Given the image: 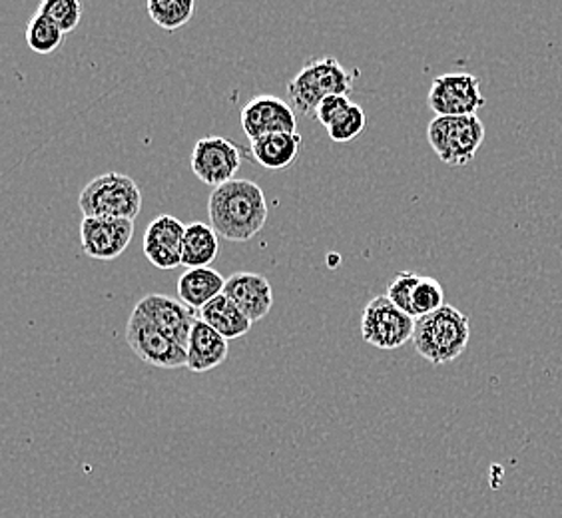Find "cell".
Masks as SVG:
<instances>
[{"label": "cell", "mask_w": 562, "mask_h": 518, "mask_svg": "<svg viewBox=\"0 0 562 518\" xmlns=\"http://www.w3.org/2000/svg\"><path fill=\"white\" fill-rule=\"evenodd\" d=\"M210 226L227 241H248L258 236L268 222V202L263 190L251 180H232L214 188L207 200Z\"/></svg>", "instance_id": "6da1fadb"}, {"label": "cell", "mask_w": 562, "mask_h": 518, "mask_svg": "<svg viewBox=\"0 0 562 518\" xmlns=\"http://www.w3.org/2000/svg\"><path fill=\"white\" fill-rule=\"evenodd\" d=\"M471 339V324L463 312L445 303L441 309L417 319L413 346L415 351L439 368L463 356Z\"/></svg>", "instance_id": "7a4b0ae2"}, {"label": "cell", "mask_w": 562, "mask_h": 518, "mask_svg": "<svg viewBox=\"0 0 562 518\" xmlns=\"http://www.w3.org/2000/svg\"><path fill=\"white\" fill-rule=\"evenodd\" d=\"M351 90L353 75L346 70L337 58L327 56L303 65L302 70L293 76L292 82L288 85V97L295 112L307 119H315V110L324 98L336 94L349 97Z\"/></svg>", "instance_id": "3957f363"}, {"label": "cell", "mask_w": 562, "mask_h": 518, "mask_svg": "<svg viewBox=\"0 0 562 518\" xmlns=\"http://www.w3.org/2000/svg\"><path fill=\"white\" fill-rule=\"evenodd\" d=\"M78 207L85 217L134 222L142 210L140 185L126 173H102L82 188Z\"/></svg>", "instance_id": "277c9868"}, {"label": "cell", "mask_w": 562, "mask_h": 518, "mask_svg": "<svg viewBox=\"0 0 562 518\" xmlns=\"http://www.w3.org/2000/svg\"><path fill=\"white\" fill-rule=\"evenodd\" d=\"M427 140L447 166H467L485 140V124L479 116H435L427 126Z\"/></svg>", "instance_id": "5b68a950"}, {"label": "cell", "mask_w": 562, "mask_h": 518, "mask_svg": "<svg viewBox=\"0 0 562 518\" xmlns=\"http://www.w3.org/2000/svg\"><path fill=\"white\" fill-rule=\"evenodd\" d=\"M415 324L412 315L401 312L387 295H379L366 305L361 315V335L369 346L393 351L413 341Z\"/></svg>", "instance_id": "8992f818"}, {"label": "cell", "mask_w": 562, "mask_h": 518, "mask_svg": "<svg viewBox=\"0 0 562 518\" xmlns=\"http://www.w3.org/2000/svg\"><path fill=\"white\" fill-rule=\"evenodd\" d=\"M126 344L138 359L154 368L180 369L188 365V349L158 329L136 307L126 324Z\"/></svg>", "instance_id": "52a82bcc"}, {"label": "cell", "mask_w": 562, "mask_h": 518, "mask_svg": "<svg viewBox=\"0 0 562 518\" xmlns=\"http://www.w3.org/2000/svg\"><path fill=\"white\" fill-rule=\"evenodd\" d=\"M427 102L437 116H476L487 98L483 97L476 76L451 72L432 80Z\"/></svg>", "instance_id": "ba28073f"}, {"label": "cell", "mask_w": 562, "mask_h": 518, "mask_svg": "<svg viewBox=\"0 0 562 518\" xmlns=\"http://www.w3.org/2000/svg\"><path fill=\"white\" fill-rule=\"evenodd\" d=\"M190 166L202 184L220 188L232 180L241 166V151L238 146L222 136H206L195 142L190 154Z\"/></svg>", "instance_id": "9c48e42d"}, {"label": "cell", "mask_w": 562, "mask_h": 518, "mask_svg": "<svg viewBox=\"0 0 562 518\" xmlns=\"http://www.w3.org/2000/svg\"><path fill=\"white\" fill-rule=\"evenodd\" d=\"M239 122L251 142L271 134H297L295 110L285 100L271 94L251 98L241 110Z\"/></svg>", "instance_id": "30bf717a"}, {"label": "cell", "mask_w": 562, "mask_h": 518, "mask_svg": "<svg viewBox=\"0 0 562 518\" xmlns=\"http://www.w3.org/2000/svg\"><path fill=\"white\" fill-rule=\"evenodd\" d=\"M134 238L132 219L85 217L80 224V244L88 258L112 261L120 258Z\"/></svg>", "instance_id": "8fae6325"}, {"label": "cell", "mask_w": 562, "mask_h": 518, "mask_svg": "<svg viewBox=\"0 0 562 518\" xmlns=\"http://www.w3.org/2000/svg\"><path fill=\"white\" fill-rule=\"evenodd\" d=\"M186 226L178 217H154L144 236V256L158 270H176L182 266V241Z\"/></svg>", "instance_id": "7c38bea8"}, {"label": "cell", "mask_w": 562, "mask_h": 518, "mask_svg": "<svg viewBox=\"0 0 562 518\" xmlns=\"http://www.w3.org/2000/svg\"><path fill=\"white\" fill-rule=\"evenodd\" d=\"M136 309L150 319L151 324L164 334L170 335L173 341L180 346L188 347L190 334L194 329L195 319L194 309H190L186 303L178 302L176 297L164 295V293H150L142 297Z\"/></svg>", "instance_id": "4fadbf2b"}, {"label": "cell", "mask_w": 562, "mask_h": 518, "mask_svg": "<svg viewBox=\"0 0 562 518\" xmlns=\"http://www.w3.org/2000/svg\"><path fill=\"white\" fill-rule=\"evenodd\" d=\"M227 297L238 305L251 324H258L273 307L270 281L254 271H239L226 280Z\"/></svg>", "instance_id": "5bb4252c"}, {"label": "cell", "mask_w": 562, "mask_h": 518, "mask_svg": "<svg viewBox=\"0 0 562 518\" xmlns=\"http://www.w3.org/2000/svg\"><path fill=\"white\" fill-rule=\"evenodd\" d=\"M188 365L192 373H207L212 369L220 368L227 359L226 337L217 334L216 329H212L206 322L198 319L194 329L190 334L188 341Z\"/></svg>", "instance_id": "9a60e30c"}, {"label": "cell", "mask_w": 562, "mask_h": 518, "mask_svg": "<svg viewBox=\"0 0 562 518\" xmlns=\"http://www.w3.org/2000/svg\"><path fill=\"white\" fill-rule=\"evenodd\" d=\"M226 290V280L214 268L188 270L178 280V297L190 309H202Z\"/></svg>", "instance_id": "2e32d148"}, {"label": "cell", "mask_w": 562, "mask_h": 518, "mask_svg": "<svg viewBox=\"0 0 562 518\" xmlns=\"http://www.w3.org/2000/svg\"><path fill=\"white\" fill-rule=\"evenodd\" d=\"M302 144V134H271L251 142V156L268 170H285L295 162Z\"/></svg>", "instance_id": "e0dca14e"}, {"label": "cell", "mask_w": 562, "mask_h": 518, "mask_svg": "<svg viewBox=\"0 0 562 518\" xmlns=\"http://www.w3.org/2000/svg\"><path fill=\"white\" fill-rule=\"evenodd\" d=\"M220 251L216 229L204 222H190L182 241V266L188 270L210 268Z\"/></svg>", "instance_id": "ac0fdd59"}, {"label": "cell", "mask_w": 562, "mask_h": 518, "mask_svg": "<svg viewBox=\"0 0 562 518\" xmlns=\"http://www.w3.org/2000/svg\"><path fill=\"white\" fill-rule=\"evenodd\" d=\"M200 319L206 322L212 329H216L222 337H226L227 341L244 337L254 325L226 293L217 295L216 300L204 305L200 309Z\"/></svg>", "instance_id": "d6986e66"}, {"label": "cell", "mask_w": 562, "mask_h": 518, "mask_svg": "<svg viewBox=\"0 0 562 518\" xmlns=\"http://www.w3.org/2000/svg\"><path fill=\"white\" fill-rule=\"evenodd\" d=\"M151 21L160 29L173 33L190 22L195 11L194 0H148L146 4Z\"/></svg>", "instance_id": "ffe728a7"}, {"label": "cell", "mask_w": 562, "mask_h": 518, "mask_svg": "<svg viewBox=\"0 0 562 518\" xmlns=\"http://www.w3.org/2000/svg\"><path fill=\"white\" fill-rule=\"evenodd\" d=\"M65 43V33L46 14L36 11L26 26V44L36 55H53Z\"/></svg>", "instance_id": "44dd1931"}, {"label": "cell", "mask_w": 562, "mask_h": 518, "mask_svg": "<svg viewBox=\"0 0 562 518\" xmlns=\"http://www.w3.org/2000/svg\"><path fill=\"white\" fill-rule=\"evenodd\" d=\"M443 305V285L431 275H419L413 285L412 297H409V315L413 319H422L425 315L441 309Z\"/></svg>", "instance_id": "7402d4cb"}, {"label": "cell", "mask_w": 562, "mask_h": 518, "mask_svg": "<svg viewBox=\"0 0 562 518\" xmlns=\"http://www.w3.org/2000/svg\"><path fill=\"white\" fill-rule=\"evenodd\" d=\"M38 12L46 14L63 33L68 34L82 21L85 4L80 0H44L38 7Z\"/></svg>", "instance_id": "603a6c76"}, {"label": "cell", "mask_w": 562, "mask_h": 518, "mask_svg": "<svg viewBox=\"0 0 562 518\" xmlns=\"http://www.w3.org/2000/svg\"><path fill=\"white\" fill-rule=\"evenodd\" d=\"M366 126H368L366 110L361 109L359 104H351L346 114L327 128V134L336 144H347V142L356 140Z\"/></svg>", "instance_id": "cb8c5ba5"}, {"label": "cell", "mask_w": 562, "mask_h": 518, "mask_svg": "<svg viewBox=\"0 0 562 518\" xmlns=\"http://www.w3.org/2000/svg\"><path fill=\"white\" fill-rule=\"evenodd\" d=\"M353 102L349 100L346 94H336V97H327L319 102V106L315 110V120L329 128L331 124H336L337 120L341 119L346 114L347 109L351 106Z\"/></svg>", "instance_id": "d4e9b609"}]
</instances>
